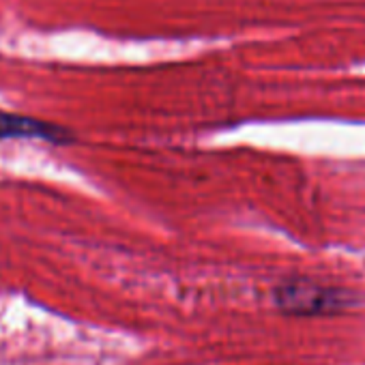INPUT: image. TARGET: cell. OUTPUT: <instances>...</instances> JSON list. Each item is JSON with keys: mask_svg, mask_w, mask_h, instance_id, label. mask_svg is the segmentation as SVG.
I'll use <instances>...</instances> for the list:
<instances>
[{"mask_svg": "<svg viewBox=\"0 0 365 365\" xmlns=\"http://www.w3.org/2000/svg\"><path fill=\"white\" fill-rule=\"evenodd\" d=\"M275 305L286 314H322L341 307V294L312 282H284L275 288Z\"/></svg>", "mask_w": 365, "mask_h": 365, "instance_id": "obj_1", "label": "cell"}, {"mask_svg": "<svg viewBox=\"0 0 365 365\" xmlns=\"http://www.w3.org/2000/svg\"><path fill=\"white\" fill-rule=\"evenodd\" d=\"M0 140H41L50 144H71L73 133L56 123L0 110Z\"/></svg>", "mask_w": 365, "mask_h": 365, "instance_id": "obj_2", "label": "cell"}]
</instances>
